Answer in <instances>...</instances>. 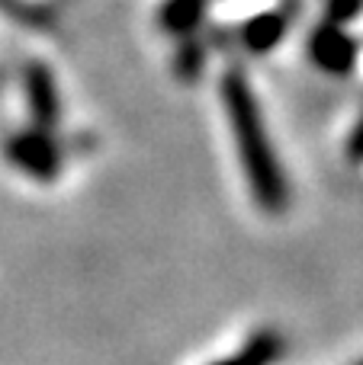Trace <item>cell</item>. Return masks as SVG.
Listing matches in <instances>:
<instances>
[{
    "mask_svg": "<svg viewBox=\"0 0 363 365\" xmlns=\"http://www.w3.org/2000/svg\"><path fill=\"white\" fill-rule=\"evenodd\" d=\"M222 100H225V113H229V125L235 135V145L242 151V164L244 173L251 180L257 202H261L267 212H280L287 205V180L283 170L277 164V154L270 148V138L264 132V119L257 100L251 93L248 81H244L242 71L232 68L222 81Z\"/></svg>",
    "mask_w": 363,
    "mask_h": 365,
    "instance_id": "1",
    "label": "cell"
},
{
    "mask_svg": "<svg viewBox=\"0 0 363 365\" xmlns=\"http://www.w3.org/2000/svg\"><path fill=\"white\" fill-rule=\"evenodd\" d=\"M354 55H357V51H354V42L347 38L344 29H338V26H322V29L312 36V58L325 71H332V74L351 71Z\"/></svg>",
    "mask_w": 363,
    "mask_h": 365,
    "instance_id": "2",
    "label": "cell"
},
{
    "mask_svg": "<svg viewBox=\"0 0 363 365\" xmlns=\"http://www.w3.org/2000/svg\"><path fill=\"white\" fill-rule=\"evenodd\" d=\"M10 158L16 160L19 167H26L36 177H55L58 170V151L45 135H23L10 145Z\"/></svg>",
    "mask_w": 363,
    "mask_h": 365,
    "instance_id": "3",
    "label": "cell"
},
{
    "mask_svg": "<svg viewBox=\"0 0 363 365\" xmlns=\"http://www.w3.org/2000/svg\"><path fill=\"white\" fill-rule=\"evenodd\" d=\"M283 32H287L283 13H261V16H254L248 26H244V45L254 51H267L280 42Z\"/></svg>",
    "mask_w": 363,
    "mask_h": 365,
    "instance_id": "4",
    "label": "cell"
},
{
    "mask_svg": "<svg viewBox=\"0 0 363 365\" xmlns=\"http://www.w3.org/2000/svg\"><path fill=\"white\" fill-rule=\"evenodd\" d=\"M29 100H32V113L42 122H55L58 109H55V83H51L49 71L45 68H29Z\"/></svg>",
    "mask_w": 363,
    "mask_h": 365,
    "instance_id": "5",
    "label": "cell"
},
{
    "mask_svg": "<svg viewBox=\"0 0 363 365\" xmlns=\"http://www.w3.org/2000/svg\"><path fill=\"white\" fill-rule=\"evenodd\" d=\"M203 13H206V0H171V4L161 10V23L171 32L187 36V32H193L199 26Z\"/></svg>",
    "mask_w": 363,
    "mask_h": 365,
    "instance_id": "6",
    "label": "cell"
},
{
    "mask_svg": "<svg viewBox=\"0 0 363 365\" xmlns=\"http://www.w3.org/2000/svg\"><path fill=\"white\" fill-rule=\"evenodd\" d=\"M277 353H280V340H277V334H261L242 356H235V359H229L222 365H270Z\"/></svg>",
    "mask_w": 363,
    "mask_h": 365,
    "instance_id": "7",
    "label": "cell"
},
{
    "mask_svg": "<svg viewBox=\"0 0 363 365\" xmlns=\"http://www.w3.org/2000/svg\"><path fill=\"white\" fill-rule=\"evenodd\" d=\"M347 151H351L354 160H363V122L357 125V132L351 135V145H347Z\"/></svg>",
    "mask_w": 363,
    "mask_h": 365,
    "instance_id": "8",
    "label": "cell"
},
{
    "mask_svg": "<svg viewBox=\"0 0 363 365\" xmlns=\"http://www.w3.org/2000/svg\"><path fill=\"white\" fill-rule=\"evenodd\" d=\"M360 365H363V362H360Z\"/></svg>",
    "mask_w": 363,
    "mask_h": 365,
    "instance_id": "9",
    "label": "cell"
}]
</instances>
